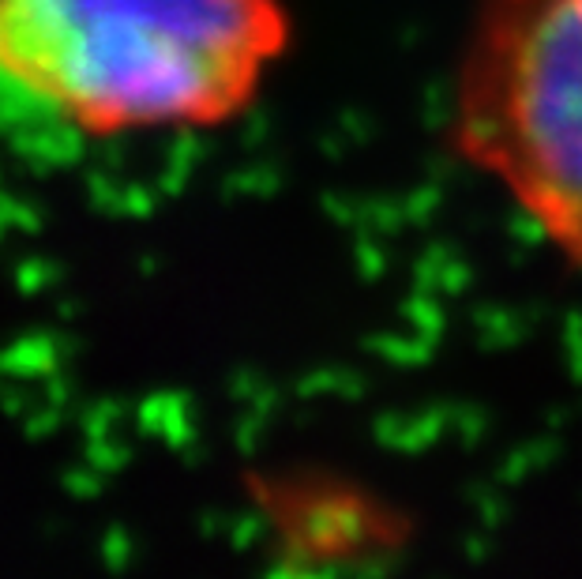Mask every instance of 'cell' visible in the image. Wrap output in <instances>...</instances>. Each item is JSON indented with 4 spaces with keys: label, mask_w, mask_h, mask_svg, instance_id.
I'll return each instance as SVG.
<instances>
[{
    "label": "cell",
    "mask_w": 582,
    "mask_h": 579,
    "mask_svg": "<svg viewBox=\"0 0 582 579\" xmlns=\"http://www.w3.org/2000/svg\"><path fill=\"white\" fill-rule=\"evenodd\" d=\"M290 42L286 0H0V125L64 143L222 128Z\"/></svg>",
    "instance_id": "obj_1"
},
{
    "label": "cell",
    "mask_w": 582,
    "mask_h": 579,
    "mask_svg": "<svg viewBox=\"0 0 582 579\" xmlns=\"http://www.w3.org/2000/svg\"><path fill=\"white\" fill-rule=\"evenodd\" d=\"M451 143L582 267V0H481Z\"/></svg>",
    "instance_id": "obj_2"
}]
</instances>
